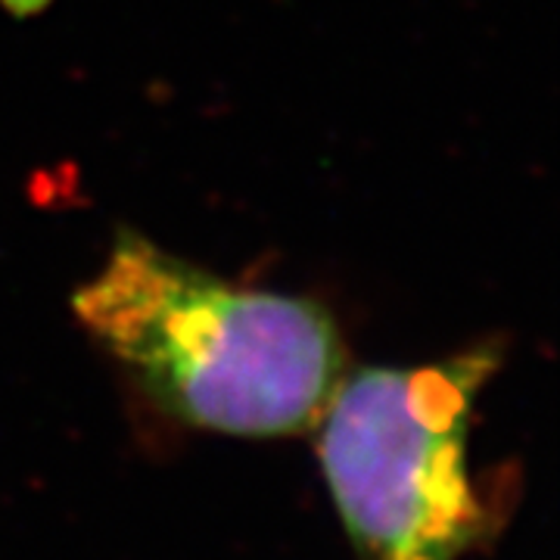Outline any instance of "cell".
I'll return each instance as SVG.
<instances>
[{
	"label": "cell",
	"mask_w": 560,
	"mask_h": 560,
	"mask_svg": "<svg viewBox=\"0 0 560 560\" xmlns=\"http://www.w3.org/2000/svg\"><path fill=\"white\" fill-rule=\"evenodd\" d=\"M72 312L162 415L228 436L312 430L346 374L320 302L234 287L131 228Z\"/></svg>",
	"instance_id": "obj_1"
},
{
	"label": "cell",
	"mask_w": 560,
	"mask_h": 560,
	"mask_svg": "<svg viewBox=\"0 0 560 560\" xmlns=\"http://www.w3.org/2000/svg\"><path fill=\"white\" fill-rule=\"evenodd\" d=\"M499 342L415 368L342 374L318 427V458L361 560H458L489 533L470 477L474 401Z\"/></svg>",
	"instance_id": "obj_2"
}]
</instances>
